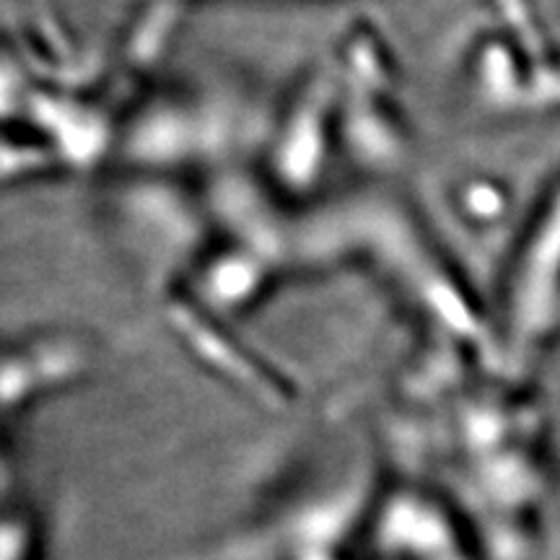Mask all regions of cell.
I'll return each mask as SVG.
<instances>
[{"instance_id": "cell-1", "label": "cell", "mask_w": 560, "mask_h": 560, "mask_svg": "<svg viewBox=\"0 0 560 560\" xmlns=\"http://www.w3.org/2000/svg\"><path fill=\"white\" fill-rule=\"evenodd\" d=\"M556 319H560V195L520 260L509 291L506 335L514 348L527 350L550 332Z\"/></svg>"}]
</instances>
